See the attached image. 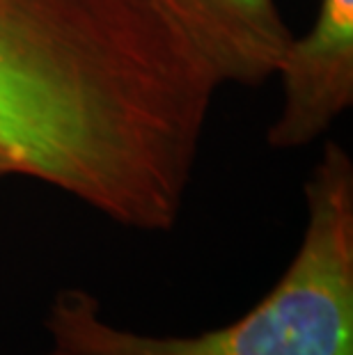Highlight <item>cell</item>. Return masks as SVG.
Here are the masks:
<instances>
[{
	"instance_id": "cell-1",
	"label": "cell",
	"mask_w": 353,
	"mask_h": 355,
	"mask_svg": "<svg viewBox=\"0 0 353 355\" xmlns=\"http://www.w3.org/2000/svg\"><path fill=\"white\" fill-rule=\"evenodd\" d=\"M307 223L275 286L236 321L198 335H145L101 316L94 296L51 303L53 349L71 355H353V163L328 142L305 184Z\"/></svg>"
},
{
	"instance_id": "cell-2",
	"label": "cell",
	"mask_w": 353,
	"mask_h": 355,
	"mask_svg": "<svg viewBox=\"0 0 353 355\" xmlns=\"http://www.w3.org/2000/svg\"><path fill=\"white\" fill-rule=\"evenodd\" d=\"M124 0H0V161L44 179L80 154L124 55Z\"/></svg>"
},
{
	"instance_id": "cell-3",
	"label": "cell",
	"mask_w": 353,
	"mask_h": 355,
	"mask_svg": "<svg viewBox=\"0 0 353 355\" xmlns=\"http://www.w3.org/2000/svg\"><path fill=\"white\" fill-rule=\"evenodd\" d=\"M275 73L284 99L268 142L303 147L353 103V0H321L310 35L289 42Z\"/></svg>"
},
{
	"instance_id": "cell-4",
	"label": "cell",
	"mask_w": 353,
	"mask_h": 355,
	"mask_svg": "<svg viewBox=\"0 0 353 355\" xmlns=\"http://www.w3.org/2000/svg\"><path fill=\"white\" fill-rule=\"evenodd\" d=\"M218 83L255 85L277 71L294 40L273 0H152Z\"/></svg>"
},
{
	"instance_id": "cell-5",
	"label": "cell",
	"mask_w": 353,
	"mask_h": 355,
	"mask_svg": "<svg viewBox=\"0 0 353 355\" xmlns=\"http://www.w3.org/2000/svg\"><path fill=\"white\" fill-rule=\"evenodd\" d=\"M5 177H10V170H7V168H5V163L0 161V181H3Z\"/></svg>"
},
{
	"instance_id": "cell-6",
	"label": "cell",
	"mask_w": 353,
	"mask_h": 355,
	"mask_svg": "<svg viewBox=\"0 0 353 355\" xmlns=\"http://www.w3.org/2000/svg\"><path fill=\"white\" fill-rule=\"evenodd\" d=\"M46 355H71V353H67V351H60V349H53L51 353H46Z\"/></svg>"
}]
</instances>
